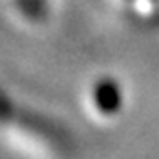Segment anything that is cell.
Returning <instances> with one entry per match:
<instances>
[{
    "instance_id": "6da1fadb",
    "label": "cell",
    "mask_w": 159,
    "mask_h": 159,
    "mask_svg": "<svg viewBox=\"0 0 159 159\" xmlns=\"http://www.w3.org/2000/svg\"><path fill=\"white\" fill-rule=\"evenodd\" d=\"M94 104H98V109L104 113H115L121 104L119 88L113 81H102L94 88Z\"/></svg>"
}]
</instances>
